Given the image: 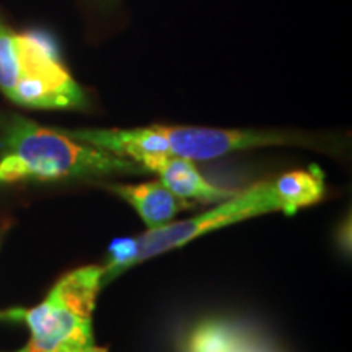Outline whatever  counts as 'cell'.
<instances>
[{
  "mask_svg": "<svg viewBox=\"0 0 352 352\" xmlns=\"http://www.w3.org/2000/svg\"><path fill=\"white\" fill-rule=\"evenodd\" d=\"M148 173L138 162L96 148L19 114L0 124V183Z\"/></svg>",
  "mask_w": 352,
  "mask_h": 352,
  "instance_id": "6da1fadb",
  "label": "cell"
},
{
  "mask_svg": "<svg viewBox=\"0 0 352 352\" xmlns=\"http://www.w3.org/2000/svg\"><path fill=\"white\" fill-rule=\"evenodd\" d=\"M74 139L113 155L142 164L155 155H175L188 160H212L227 153L267 147L307 144L300 135L285 132L212 129L195 126H148L134 129H65Z\"/></svg>",
  "mask_w": 352,
  "mask_h": 352,
  "instance_id": "7a4b0ae2",
  "label": "cell"
},
{
  "mask_svg": "<svg viewBox=\"0 0 352 352\" xmlns=\"http://www.w3.org/2000/svg\"><path fill=\"white\" fill-rule=\"evenodd\" d=\"M0 91L13 103L34 109H82L83 88L44 32H13L0 16Z\"/></svg>",
  "mask_w": 352,
  "mask_h": 352,
  "instance_id": "3957f363",
  "label": "cell"
},
{
  "mask_svg": "<svg viewBox=\"0 0 352 352\" xmlns=\"http://www.w3.org/2000/svg\"><path fill=\"white\" fill-rule=\"evenodd\" d=\"M103 285V266L65 274L33 308H13L0 318L21 321L30 329L25 352H107L96 346L94 311Z\"/></svg>",
  "mask_w": 352,
  "mask_h": 352,
  "instance_id": "277c9868",
  "label": "cell"
},
{
  "mask_svg": "<svg viewBox=\"0 0 352 352\" xmlns=\"http://www.w3.org/2000/svg\"><path fill=\"white\" fill-rule=\"evenodd\" d=\"M271 212H284V206L277 196L274 183H256L239 195L223 199L208 212L175 223H166L160 228H152L139 239L132 240V256L127 267L173 248H179L209 232Z\"/></svg>",
  "mask_w": 352,
  "mask_h": 352,
  "instance_id": "5b68a950",
  "label": "cell"
},
{
  "mask_svg": "<svg viewBox=\"0 0 352 352\" xmlns=\"http://www.w3.org/2000/svg\"><path fill=\"white\" fill-rule=\"evenodd\" d=\"M147 171L160 176V183L165 184L173 195L182 199H195L204 202H219L235 195L215 184L209 183L199 173L192 160L175 155L148 157L140 164Z\"/></svg>",
  "mask_w": 352,
  "mask_h": 352,
  "instance_id": "8992f818",
  "label": "cell"
},
{
  "mask_svg": "<svg viewBox=\"0 0 352 352\" xmlns=\"http://www.w3.org/2000/svg\"><path fill=\"white\" fill-rule=\"evenodd\" d=\"M108 191L120 196L134 208L148 230L171 222L182 210L191 208V202L182 199L160 182L140 184H108Z\"/></svg>",
  "mask_w": 352,
  "mask_h": 352,
  "instance_id": "52a82bcc",
  "label": "cell"
},
{
  "mask_svg": "<svg viewBox=\"0 0 352 352\" xmlns=\"http://www.w3.org/2000/svg\"><path fill=\"white\" fill-rule=\"evenodd\" d=\"M274 189L284 206V214L292 215L298 209L316 204L324 192V175L321 168L311 165L310 168L290 171L276 178Z\"/></svg>",
  "mask_w": 352,
  "mask_h": 352,
  "instance_id": "ba28073f",
  "label": "cell"
},
{
  "mask_svg": "<svg viewBox=\"0 0 352 352\" xmlns=\"http://www.w3.org/2000/svg\"><path fill=\"white\" fill-rule=\"evenodd\" d=\"M248 340L243 329L223 320H206L189 333L184 352H235Z\"/></svg>",
  "mask_w": 352,
  "mask_h": 352,
  "instance_id": "9c48e42d",
  "label": "cell"
},
{
  "mask_svg": "<svg viewBox=\"0 0 352 352\" xmlns=\"http://www.w3.org/2000/svg\"><path fill=\"white\" fill-rule=\"evenodd\" d=\"M235 352H263V351L259 349V347L248 338V340H246L243 344H241Z\"/></svg>",
  "mask_w": 352,
  "mask_h": 352,
  "instance_id": "30bf717a",
  "label": "cell"
},
{
  "mask_svg": "<svg viewBox=\"0 0 352 352\" xmlns=\"http://www.w3.org/2000/svg\"><path fill=\"white\" fill-rule=\"evenodd\" d=\"M19 352H25V351H23V349H21V351H19Z\"/></svg>",
  "mask_w": 352,
  "mask_h": 352,
  "instance_id": "8fae6325",
  "label": "cell"
}]
</instances>
